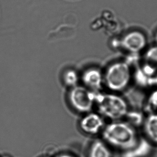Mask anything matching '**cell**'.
I'll use <instances>...</instances> for the list:
<instances>
[{"label": "cell", "mask_w": 157, "mask_h": 157, "mask_svg": "<svg viewBox=\"0 0 157 157\" xmlns=\"http://www.w3.org/2000/svg\"><path fill=\"white\" fill-rule=\"evenodd\" d=\"M56 157H75L74 155H69L68 153H63V154H61L59 155H57Z\"/></svg>", "instance_id": "9a60e30c"}, {"label": "cell", "mask_w": 157, "mask_h": 157, "mask_svg": "<svg viewBox=\"0 0 157 157\" xmlns=\"http://www.w3.org/2000/svg\"><path fill=\"white\" fill-rule=\"evenodd\" d=\"M147 109L150 111V113L155 112V110L157 109V91L149 97L147 102Z\"/></svg>", "instance_id": "5bb4252c"}, {"label": "cell", "mask_w": 157, "mask_h": 157, "mask_svg": "<svg viewBox=\"0 0 157 157\" xmlns=\"http://www.w3.org/2000/svg\"><path fill=\"white\" fill-rule=\"evenodd\" d=\"M102 137L107 144L123 152L135 147L140 138L136 128L127 122L119 121L113 122L105 128Z\"/></svg>", "instance_id": "6da1fadb"}, {"label": "cell", "mask_w": 157, "mask_h": 157, "mask_svg": "<svg viewBox=\"0 0 157 157\" xmlns=\"http://www.w3.org/2000/svg\"><path fill=\"white\" fill-rule=\"evenodd\" d=\"M132 70L127 62H117L109 66L104 76L107 86L114 91H121L129 84Z\"/></svg>", "instance_id": "3957f363"}, {"label": "cell", "mask_w": 157, "mask_h": 157, "mask_svg": "<svg viewBox=\"0 0 157 157\" xmlns=\"http://www.w3.org/2000/svg\"><path fill=\"white\" fill-rule=\"evenodd\" d=\"M95 104L101 114L114 121L125 117L129 112L127 102L117 95L96 94Z\"/></svg>", "instance_id": "7a4b0ae2"}, {"label": "cell", "mask_w": 157, "mask_h": 157, "mask_svg": "<svg viewBox=\"0 0 157 157\" xmlns=\"http://www.w3.org/2000/svg\"><path fill=\"white\" fill-rule=\"evenodd\" d=\"M89 157H112V153L105 143L97 140L90 148Z\"/></svg>", "instance_id": "8fae6325"}, {"label": "cell", "mask_w": 157, "mask_h": 157, "mask_svg": "<svg viewBox=\"0 0 157 157\" xmlns=\"http://www.w3.org/2000/svg\"><path fill=\"white\" fill-rule=\"evenodd\" d=\"M125 117L127 118V120L126 122L135 128L140 127L141 126L143 127L145 118L143 117V115L140 113L135 112L130 113L129 112Z\"/></svg>", "instance_id": "7c38bea8"}, {"label": "cell", "mask_w": 157, "mask_h": 157, "mask_svg": "<svg viewBox=\"0 0 157 157\" xmlns=\"http://www.w3.org/2000/svg\"><path fill=\"white\" fill-rule=\"evenodd\" d=\"M9 157V156H4V157Z\"/></svg>", "instance_id": "e0dca14e"}, {"label": "cell", "mask_w": 157, "mask_h": 157, "mask_svg": "<svg viewBox=\"0 0 157 157\" xmlns=\"http://www.w3.org/2000/svg\"></svg>", "instance_id": "ac0fdd59"}, {"label": "cell", "mask_w": 157, "mask_h": 157, "mask_svg": "<svg viewBox=\"0 0 157 157\" xmlns=\"http://www.w3.org/2000/svg\"><path fill=\"white\" fill-rule=\"evenodd\" d=\"M96 94L83 86H75L70 90L69 98L70 104L79 113H87L95 104Z\"/></svg>", "instance_id": "277c9868"}, {"label": "cell", "mask_w": 157, "mask_h": 157, "mask_svg": "<svg viewBox=\"0 0 157 157\" xmlns=\"http://www.w3.org/2000/svg\"><path fill=\"white\" fill-rule=\"evenodd\" d=\"M153 145L147 138H140L135 147L123 152L122 157H147L152 151Z\"/></svg>", "instance_id": "9c48e42d"}, {"label": "cell", "mask_w": 157, "mask_h": 157, "mask_svg": "<svg viewBox=\"0 0 157 157\" xmlns=\"http://www.w3.org/2000/svg\"><path fill=\"white\" fill-rule=\"evenodd\" d=\"M142 127L145 138L153 145H157V112L148 114Z\"/></svg>", "instance_id": "30bf717a"}, {"label": "cell", "mask_w": 157, "mask_h": 157, "mask_svg": "<svg viewBox=\"0 0 157 157\" xmlns=\"http://www.w3.org/2000/svg\"><path fill=\"white\" fill-rule=\"evenodd\" d=\"M82 81L86 87L95 91L101 86L104 82V75L99 69L91 68L84 72Z\"/></svg>", "instance_id": "ba28073f"}, {"label": "cell", "mask_w": 157, "mask_h": 157, "mask_svg": "<svg viewBox=\"0 0 157 157\" xmlns=\"http://www.w3.org/2000/svg\"><path fill=\"white\" fill-rule=\"evenodd\" d=\"M140 69L145 76L150 78L157 75V45L145 49Z\"/></svg>", "instance_id": "8992f818"}, {"label": "cell", "mask_w": 157, "mask_h": 157, "mask_svg": "<svg viewBox=\"0 0 157 157\" xmlns=\"http://www.w3.org/2000/svg\"><path fill=\"white\" fill-rule=\"evenodd\" d=\"M155 43H156V45H157V32H156V33L155 34Z\"/></svg>", "instance_id": "2e32d148"}, {"label": "cell", "mask_w": 157, "mask_h": 157, "mask_svg": "<svg viewBox=\"0 0 157 157\" xmlns=\"http://www.w3.org/2000/svg\"><path fill=\"white\" fill-rule=\"evenodd\" d=\"M63 79L66 85L72 88L76 85L78 81V75L74 70H69L64 74Z\"/></svg>", "instance_id": "4fadbf2b"}, {"label": "cell", "mask_w": 157, "mask_h": 157, "mask_svg": "<svg viewBox=\"0 0 157 157\" xmlns=\"http://www.w3.org/2000/svg\"><path fill=\"white\" fill-rule=\"evenodd\" d=\"M104 121L100 115L94 113L86 115L81 120L80 127L86 134L94 135L98 134L102 129Z\"/></svg>", "instance_id": "52a82bcc"}, {"label": "cell", "mask_w": 157, "mask_h": 157, "mask_svg": "<svg viewBox=\"0 0 157 157\" xmlns=\"http://www.w3.org/2000/svg\"><path fill=\"white\" fill-rule=\"evenodd\" d=\"M147 40L142 32L134 30L128 32L121 39L120 45L123 49L132 54L145 51Z\"/></svg>", "instance_id": "5b68a950"}]
</instances>
